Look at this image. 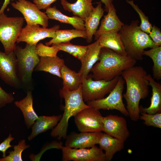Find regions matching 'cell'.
Masks as SVG:
<instances>
[{
  "label": "cell",
  "instance_id": "cell-14",
  "mask_svg": "<svg viewBox=\"0 0 161 161\" xmlns=\"http://www.w3.org/2000/svg\"><path fill=\"white\" fill-rule=\"evenodd\" d=\"M102 131L125 142L130 136L127 122L123 117L110 114L103 117Z\"/></svg>",
  "mask_w": 161,
  "mask_h": 161
},
{
  "label": "cell",
  "instance_id": "cell-23",
  "mask_svg": "<svg viewBox=\"0 0 161 161\" xmlns=\"http://www.w3.org/2000/svg\"><path fill=\"white\" fill-rule=\"evenodd\" d=\"M62 115L39 116L32 126V132L28 137L31 140L38 135L55 127L60 120Z\"/></svg>",
  "mask_w": 161,
  "mask_h": 161
},
{
  "label": "cell",
  "instance_id": "cell-34",
  "mask_svg": "<svg viewBox=\"0 0 161 161\" xmlns=\"http://www.w3.org/2000/svg\"><path fill=\"white\" fill-rule=\"evenodd\" d=\"M35 50L36 53L40 57H54L57 56L60 50L55 46L49 47L41 43L37 44Z\"/></svg>",
  "mask_w": 161,
  "mask_h": 161
},
{
  "label": "cell",
  "instance_id": "cell-26",
  "mask_svg": "<svg viewBox=\"0 0 161 161\" xmlns=\"http://www.w3.org/2000/svg\"><path fill=\"white\" fill-rule=\"evenodd\" d=\"M45 13L49 19L58 21L61 23L71 25L75 29L85 30L84 21L79 17L74 16L69 17L63 14L55 6H51L45 9Z\"/></svg>",
  "mask_w": 161,
  "mask_h": 161
},
{
  "label": "cell",
  "instance_id": "cell-15",
  "mask_svg": "<svg viewBox=\"0 0 161 161\" xmlns=\"http://www.w3.org/2000/svg\"><path fill=\"white\" fill-rule=\"evenodd\" d=\"M102 132H72L67 136L65 146L75 148H90L98 144Z\"/></svg>",
  "mask_w": 161,
  "mask_h": 161
},
{
  "label": "cell",
  "instance_id": "cell-17",
  "mask_svg": "<svg viewBox=\"0 0 161 161\" xmlns=\"http://www.w3.org/2000/svg\"><path fill=\"white\" fill-rule=\"evenodd\" d=\"M101 48L98 38L93 43L88 45L85 55L80 61L81 65L78 73L81 78L87 77L93 66L98 61Z\"/></svg>",
  "mask_w": 161,
  "mask_h": 161
},
{
  "label": "cell",
  "instance_id": "cell-10",
  "mask_svg": "<svg viewBox=\"0 0 161 161\" xmlns=\"http://www.w3.org/2000/svg\"><path fill=\"white\" fill-rule=\"evenodd\" d=\"M0 78L14 88H20L21 84L18 75L17 61L14 51L7 53L0 50Z\"/></svg>",
  "mask_w": 161,
  "mask_h": 161
},
{
  "label": "cell",
  "instance_id": "cell-30",
  "mask_svg": "<svg viewBox=\"0 0 161 161\" xmlns=\"http://www.w3.org/2000/svg\"><path fill=\"white\" fill-rule=\"evenodd\" d=\"M52 45L56 47L60 51H63L69 53L80 61L84 57L88 47V46L74 45L69 42L52 44Z\"/></svg>",
  "mask_w": 161,
  "mask_h": 161
},
{
  "label": "cell",
  "instance_id": "cell-25",
  "mask_svg": "<svg viewBox=\"0 0 161 161\" xmlns=\"http://www.w3.org/2000/svg\"><path fill=\"white\" fill-rule=\"evenodd\" d=\"M101 1L98 2L96 7L84 21L86 33V40L88 43L91 42L93 36L97 30L100 19L103 15L105 10L102 7Z\"/></svg>",
  "mask_w": 161,
  "mask_h": 161
},
{
  "label": "cell",
  "instance_id": "cell-21",
  "mask_svg": "<svg viewBox=\"0 0 161 161\" xmlns=\"http://www.w3.org/2000/svg\"><path fill=\"white\" fill-rule=\"evenodd\" d=\"M124 142L105 133L102 132L98 144L104 150L106 161L112 160L114 154L124 148Z\"/></svg>",
  "mask_w": 161,
  "mask_h": 161
},
{
  "label": "cell",
  "instance_id": "cell-6",
  "mask_svg": "<svg viewBox=\"0 0 161 161\" xmlns=\"http://www.w3.org/2000/svg\"><path fill=\"white\" fill-rule=\"evenodd\" d=\"M25 20L22 17H8L0 14V41L7 53L14 51Z\"/></svg>",
  "mask_w": 161,
  "mask_h": 161
},
{
  "label": "cell",
  "instance_id": "cell-20",
  "mask_svg": "<svg viewBox=\"0 0 161 161\" xmlns=\"http://www.w3.org/2000/svg\"><path fill=\"white\" fill-rule=\"evenodd\" d=\"M33 100L32 92L28 90L25 97L14 102L15 105L21 111L25 124L28 129L32 126L38 117L33 109Z\"/></svg>",
  "mask_w": 161,
  "mask_h": 161
},
{
  "label": "cell",
  "instance_id": "cell-37",
  "mask_svg": "<svg viewBox=\"0 0 161 161\" xmlns=\"http://www.w3.org/2000/svg\"><path fill=\"white\" fill-rule=\"evenodd\" d=\"M14 139L12 137L11 134L10 133L7 137L0 144V151L3 154V157L6 156V152L7 150L10 148L13 147V146L10 145V143Z\"/></svg>",
  "mask_w": 161,
  "mask_h": 161
},
{
  "label": "cell",
  "instance_id": "cell-1",
  "mask_svg": "<svg viewBox=\"0 0 161 161\" xmlns=\"http://www.w3.org/2000/svg\"><path fill=\"white\" fill-rule=\"evenodd\" d=\"M147 72L141 66L129 67L122 72L121 76L126 84V91L123 94L126 109L131 119L134 121L140 117L139 103L149 94V82Z\"/></svg>",
  "mask_w": 161,
  "mask_h": 161
},
{
  "label": "cell",
  "instance_id": "cell-8",
  "mask_svg": "<svg viewBox=\"0 0 161 161\" xmlns=\"http://www.w3.org/2000/svg\"><path fill=\"white\" fill-rule=\"evenodd\" d=\"M125 80L122 76H119L117 82L109 95L105 98L87 101V105L98 110H116L124 115L129 114L123 100V92Z\"/></svg>",
  "mask_w": 161,
  "mask_h": 161
},
{
  "label": "cell",
  "instance_id": "cell-35",
  "mask_svg": "<svg viewBox=\"0 0 161 161\" xmlns=\"http://www.w3.org/2000/svg\"><path fill=\"white\" fill-rule=\"evenodd\" d=\"M148 35L156 46H161V31L160 28L155 25H152Z\"/></svg>",
  "mask_w": 161,
  "mask_h": 161
},
{
  "label": "cell",
  "instance_id": "cell-7",
  "mask_svg": "<svg viewBox=\"0 0 161 161\" xmlns=\"http://www.w3.org/2000/svg\"><path fill=\"white\" fill-rule=\"evenodd\" d=\"M119 76L109 81L93 80L92 75H88L86 78H82V94L84 101H93L104 98L114 87Z\"/></svg>",
  "mask_w": 161,
  "mask_h": 161
},
{
  "label": "cell",
  "instance_id": "cell-32",
  "mask_svg": "<svg viewBox=\"0 0 161 161\" xmlns=\"http://www.w3.org/2000/svg\"><path fill=\"white\" fill-rule=\"evenodd\" d=\"M139 15L141 20L139 25L140 28L145 32L149 34L151 30L152 25L149 21L148 18L140 9L137 4H135L132 0H126Z\"/></svg>",
  "mask_w": 161,
  "mask_h": 161
},
{
  "label": "cell",
  "instance_id": "cell-3",
  "mask_svg": "<svg viewBox=\"0 0 161 161\" xmlns=\"http://www.w3.org/2000/svg\"><path fill=\"white\" fill-rule=\"evenodd\" d=\"M139 23L133 20L129 24H124L119 31L127 55L136 61L143 59L145 49L156 46L148 34L140 28Z\"/></svg>",
  "mask_w": 161,
  "mask_h": 161
},
{
  "label": "cell",
  "instance_id": "cell-40",
  "mask_svg": "<svg viewBox=\"0 0 161 161\" xmlns=\"http://www.w3.org/2000/svg\"><path fill=\"white\" fill-rule=\"evenodd\" d=\"M14 0H4V1L0 9V14L4 13V10L7 7L8 5L10 3V1Z\"/></svg>",
  "mask_w": 161,
  "mask_h": 161
},
{
  "label": "cell",
  "instance_id": "cell-38",
  "mask_svg": "<svg viewBox=\"0 0 161 161\" xmlns=\"http://www.w3.org/2000/svg\"><path fill=\"white\" fill-rule=\"evenodd\" d=\"M57 0H33L39 10L45 9L50 6V5Z\"/></svg>",
  "mask_w": 161,
  "mask_h": 161
},
{
  "label": "cell",
  "instance_id": "cell-18",
  "mask_svg": "<svg viewBox=\"0 0 161 161\" xmlns=\"http://www.w3.org/2000/svg\"><path fill=\"white\" fill-rule=\"evenodd\" d=\"M146 78L148 81L149 85L152 88L151 103L148 107L139 106L140 113L154 114L161 112V84L156 81L150 74H147Z\"/></svg>",
  "mask_w": 161,
  "mask_h": 161
},
{
  "label": "cell",
  "instance_id": "cell-9",
  "mask_svg": "<svg viewBox=\"0 0 161 161\" xmlns=\"http://www.w3.org/2000/svg\"><path fill=\"white\" fill-rule=\"evenodd\" d=\"M99 110L89 106L74 116L75 125L80 132L102 131L103 117Z\"/></svg>",
  "mask_w": 161,
  "mask_h": 161
},
{
  "label": "cell",
  "instance_id": "cell-33",
  "mask_svg": "<svg viewBox=\"0 0 161 161\" xmlns=\"http://www.w3.org/2000/svg\"><path fill=\"white\" fill-rule=\"evenodd\" d=\"M139 118L143 120L144 123L147 126L161 128V112L154 114L140 113Z\"/></svg>",
  "mask_w": 161,
  "mask_h": 161
},
{
  "label": "cell",
  "instance_id": "cell-11",
  "mask_svg": "<svg viewBox=\"0 0 161 161\" xmlns=\"http://www.w3.org/2000/svg\"><path fill=\"white\" fill-rule=\"evenodd\" d=\"M11 5L22 14L27 25L38 24L44 27H48V17L34 3L27 0H17L12 2Z\"/></svg>",
  "mask_w": 161,
  "mask_h": 161
},
{
  "label": "cell",
  "instance_id": "cell-36",
  "mask_svg": "<svg viewBox=\"0 0 161 161\" xmlns=\"http://www.w3.org/2000/svg\"><path fill=\"white\" fill-rule=\"evenodd\" d=\"M13 95L5 91L0 86V103L4 106L12 103L14 100Z\"/></svg>",
  "mask_w": 161,
  "mask_h": 161
},
{
  "label": "cell",
  "instance_id": "cell-31",
  "mask_svg": "<svg viewBox=\"0 0 161 161\" xmlns=\"http://www.w3.org/2000/svg\"><path fill=\"white\" fill-rule=\"evenodd\" d=\"M13 150L9 152V154L0 158V161H22L21 154L23 151L30 147L27 145L24 139L20 140L18 144L13 146Z\"/></svg>",
  "mask_w": 161,
  "mask_h": 161
},
{
  "label": "cell",
  "instance_id": "cell-5",
  "mask_svg": "<svg viewBox=\"0 0 161 161\" xmlns=\"http://www.w3.org/2000/svg\"><path fill=\"white\" fill-rule=\"evenodd\" d=\"M36 45L27 44L24 48L16 46L14 50L17 61L18 76L24 86L32 84V72L40 61L36 52Z\"/></svg>",
  "mask_w": 161,
  "mask_h": 161
},
{
  "label": "cell",
  "instance_id": "cell-39",
  "mask_svg": "<svg viewBox=\"0 0 161 161\" xmlns=\"http://www.w3.org/2000/svg\"><path fill=\"white\" fill-rule=\"evenodd\" d=\"M113 0H100L101 2L104 4L105 10L108 12L109 8L112 4H113Z\"/></svg>",
  "mask_w": 161,
  "mask_h": 161
},
{
  "label": "cell",
  "instance_id": "cell-4",
  "mask_svg": "<svg viewBox=\"0 0 161 161\" xmlns=\"http://www.w3.org/2000/svg\"><path fill=\"white\" fill-rule=\"evenodd\" d=\"M60 95L64 99V113L57 125L52 130L51 135L58 140L66 139L69 118L83 109L89 106L86 104L82 94V84L76 90L70 91L64 88L60 90Z\"/></svg>",
  "mask_w": 161,
  "mask_h": 161
},
{
  "label": "cell",
  "instance_id": "cell-27",
  "mask_svg": "<svg viewBox=\"0 0 161 161\" xmlns=\"http://www.w3.org/2000/svg\"><path fill=\"white\" fill-rule=\"evenodd\" d=\"M78 37L86 38V33L85 30L76 29L57 30L55 36L48 42L45 43L46 45L49 46L52 44H57L61 43L69 42L72 39Z\"/></svg>",
  "mask_w": 161,
  "mask_h": 161
},
{
  "label": "cell",
  "instance_id": "cell-2",
  "mask_svg": "<svg viewBox=\"0 0 161 161\" xmlns=\"http://www.w3.org/2000/svg\"><path fill=\"white\" fill-rule=\"evenodd\" d=\"M99 61L91 72L94 80L109 81L120 76L124 70L135 66L137 61L127 55L119 54L107 48H101Z\"/></svg>",
  "mask_w": 161,
  "mask_h": 161
},
{
  "label": "cell",
  "instance_id": "cell-12",
  "mask_svg": "<svg viewBox=\"0 0 161 161\" xmlns=\"http://www.w3.org/2000/svg\"><path fill=\"white\" fill-rule=\"evenodd\" d=\"M63 161H106L104 153L95 145L89 148H75L63 146Z\"/></svg>",
  "mask_w": 161,
  "mask_h": 161
},
{
  "label": "cell",
  "instance_id": "cell-28",
  "mask_svg": "<svg viewBox=\"0 0 161 161\" xmlns=\"http://www.w3.org/2000/svg\"><path fill=\"white\" fill-rule=\"evenodd\" d=\"M61 78L63 80V88L70 91L78 89L82 84L80 74L69 68L64 64L61 70Z\"/></svg>",
  "mask_w": 161,
  "mask_h": 161
},
{
  "label": "cell",
  "instance_id": "cell-29",
  "mask_svg": "<svg viewBox=\"0 0 161 161\" xmlns=\"http://www.w3.org/2000/svg\"><path fill=\"white\" fill-rule=\"evenodd\" d=\"M143 55L148 56L152 59L153 77L159 80L161 79V46H155L148 50H144Z\"/></svg>",
  "mask_w": 161,
  "mask_h": 161
},
{
  "label": "cell",
  "instance_id": "cell-16",
  "mask_svg": "<svg viewBox=\"0 0 161 161\" xmlns=\"http://www.w3.org/2000/svg\"><path fill=\"white\" fill-rule=\"evenodd\" d=\"M107 12L106 15L104 16L99 28L94 35L96 40L104 33L111 32H118L124 24L117 16L113 4L109 7Z\"/></svg>",
  "mask_w": 161,
  "mask_h": 161
},
{
  "label": "cell",
  "instance_id": "cell-41",
  "mask_svg": "<svg viewBox=\"0 0 161 161\" xmlns=\"http://www.w3.org/2000/svg\"><path fill=\"white\" fill-rule=\"evenodd\" d=\"M4 106L2 104L0 103V108H1Z\"/></svg>",
  "mask_w": 161,
  "mask_h": 161
},
{
  "label": "cell",
  "instance_id": "cell-19",
  "mask_svg": "<svg viewBox=\"0 0 161 161\" xmlns=\"http://www.w3.org/2000/svg\"><path fill=\"white\" fill-rule=\"evenodd\" d=\"M93 0H77L72 3L66 0H61V3L65 10L72 12L84 21L94 8L92 3Z\"/></svg>",
  "mask_w": 161,
  "mask_h": 161
},
{
  "label": "cell",
  "instance_id": "cell-22",
  "mask_svg": "<svg viewBox=\"0 0 161 161\" xmlns=\"http://www.w3.org/2000/svg\"><path fill=\"white\" fill-rule=\"evenodd\" d=\"M98 39L101 48H108L121 55H127L119 32H111L104 33L101 35Z\"/></svg>",
  "mask_w": 161,
  "mask_h": 161
},
{
  "label": "cell",
  "instance_id": "cell-13",
  "mask_svg": "<svg viewBox=\"0 0 161 161\" xmlns=\"http://www.w3.org/2000/svg\"><path fill=\"white\" fill-rule=\"evenodd\" d=\"M59 25L50 28L41 27L38 24L27 25L23 27L18 37L16 43L24 42L30 44L36 45L40 40L47 38H53L56 31L59 29Z\"/></svg>",
  "mask_w": 161,
  "mask_h": 161
},
{
  "label": "cell",
  "instance_id": "cell-24",
  "mask_svg": "<svg viewBox=\"0 0 161 161\" xmlns=\"http://www.w3.org/2000/svg\"><path fill=\"white\" fill-rule=\"evenodd\" d=\"M64 64V60L57 56L54 57H41L34 71H44L61 78V70Z\"/></svg>",
  "mask_w": 161,
  "mask_h": 161
}]
</instances>
